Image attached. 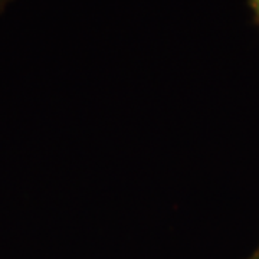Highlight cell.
Instances as JSON below:
<instances>
[{
  "label": "cell",
  "instance_id": "6da1fadb",
  "mask_svg": "<svg viewBox=\"0 0 259 259\" xmlns=\"http://www.w3.org/2000/svg\"><path fill=\"white\" fill-rule=\"evenodd\" d=\"M250 6H252V9L255 12V15H256V19H258L259 22V0H249Z\"/></svg>",
  "mask_w": 259,
  "mask_h": 259
},
{
  "label": "cell",
  "instance_id": "7a4b0ae2",
  "mask_svg": "<svg viewBox=\"0 0 259 259\" xmlns=\"http://www.w3.org/2000/svg\"><path fill=\"white\" fill-rule=\"evenodd\" d=\"M246 259H259V245H258V248L253 250V253L250 255L249 258H246Z\"/></svg>",
  "mask_w": 259,
  "mask_h": 259
},
{
  "label": "cell",
  "instance_id": "3957f363",
  "mask_svg": "<svg viewBox=\"0 0 259 259\" xmlns=\"http://www.w3.org/2000/svg\"><path fill=\"white\" fill-rule=\"evenodd\" d=\"M8 2H9V0H0V9H2V8H3V6L8 3Z\"/></svg>",
  "mask_w": 259,
  "mask_h": 259
}]
</instances>
